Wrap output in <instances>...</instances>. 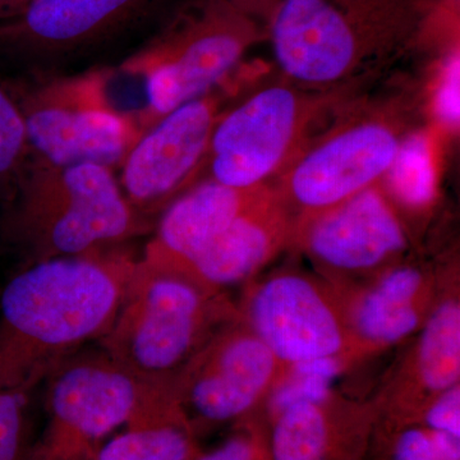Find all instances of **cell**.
I'll return each instance as SVG.
<instances>
[{
  "instance_id": "cell-15",
  "label": "cell",
  "mask_w": 460,
  "mask_h": 460,
  "mask_svg": "<svg viewBox=\"0 0 460 460\" xmlns=\"http://www.w3.org/2000/svg\"><path fill=\"white\" fill-rule=\"evenodd\" d=\"M295 220L272 186L202 251L184 275L215 293L255 277L287 244Z\"/></svg>"
},
{
  "instance_id": "cell-10",
  "label": "cell",
  "mask_w": 460,
  "mask_h": 460,
  "mask_svg": "<svg viewBox=\"0 0 460 460\" xmlns=\"http://www.w3.org/2000/svg\"><path fill=\"white\" fill-rule=\"evenodd\" d=\"M283 365L239 320L217 335L169 384L184 416L228 422L252 410L280 377Z\"/></svg>"
},
{
  "instance_id": "cell-20",
  "label": "cell",
  "mask_w": 460,
  "mask_h": 460,
  "mask_svg": "<svg viewBox=\"0 0 460 460\" xmlns=\"http://www.w3.org/2000/svg\"><path fill=\"white\" fill-rule=\"evenodd\" d=\"M189 422L127 426L105 441L95 460H196L199 456Z\"/></svg>"
},
{
  "instance_id": "cell-21",
  "label": "cell",
  "mask_w": 460,
  "mask_h": 460,
  "mask_svg": "<svg viewBox=\"0 0 460 460\" xmlns=\"http://www.w3.org/2000/svg\"><path fill=\"white\" fill-rule=\"evenodd\" d=\"M326 402H304L278 414L272 432V459L326 460L329 443Z\"/></svg>"
},
{
  "instance_id": "cell-27",
  "label": "cell",
  "mask_w": 460,
  "mask_h": 460,
  "mask_svg": "<svg viewBox=\"0 0 460 460\" xmlns=\"http://www.w3.org/2000/svg\"><path fill=\"white\" fill-rule=\"evenodd\" d=\"M395 460H436L431 435L420 429L402 432L396 441Z\"/></svg>"
},
{
  "instance_id": "cell-1",
  "label": "cell",
  "mask_w": 460,
  "mask_h": 460,
  "mask_svg": "<svg viewBox=\"0 0 460 460\" xmlns=\"http://www.w3.org/2000/svg\"><path fill=\"white\" fill-rule=\"evenodd\" d=\"M137 257L117 247L26 265L0 289V389L33 392L113 325Z\"/></svg>"
},
{
  "instance_id": "cell-17",
  "label": "cell",
  "mask_w": 460,
  "mask_h": 460,
  "mask_svg": "<svg viewBox=\"0 0 460 460\" xmlns=\"http://www.w3.org/2000/svg\"><path fill=\"white\" fill-rule=\"evenodd\" d=\"M428 286L425 272L416 266L383 271L344 314L352 348L389 347L413 334L426 319Z\"/></svg>"
},
{
  "instance_id": "cell-30",
  "label": "cell",
  "mask_w": 460,
  "mask_h": 460,
  "mask_svg": "<svg viewBox=\"0 0 460 460\" xmlns=\"http://www.w3.org/2000/svg\"><path fill=\"white\" fill-rule=\"evenodd\" d=\"M232 2L251 17L266 23L272 9L279 0H232Z\"/></svg>"
},
{
  "instance_id": "cell-6",
  "label": "cell",
  "mask_w": 460,
  "mask_h": 460,
  "mask_svg": "<svg viewBox=\"0 0 460 460\" xmlns=\"http://www.w3.org/2000/svg\"><path fill=\"white\" fill-rule=\"evenodd\" d=\"M113 71L75 75L32 71L3 80L16 102L33 155L53 164L122 166L145 131L138 113H126L108 95Z\"/></svg>"
},
{
  "instance_id": "cell-9",
  "label": "cell",
  "mask_w": 460,
  "mask_h": 460,
  "mask_svg": "<svg viewBox=\"0 0 460 460\" xmlns=\"http://www.w3.org/2000/svg\"><path fill=\"white\" fill-rule=\"evenodd\" d=\"M47 425L27 460H95L111 432L126 426L144 384L102 348H84L45 378Z\"/></svg>"
},
{
  "instance_id": "cell-19",
  "label": "cell",
  "mask_w": 460,
  "mask_h": 460,
  "mask_svg": "<svg viewBox=\"0 0 460 460\" xmlns=\"http://www.w3.org/2000/svg\"><path fill=\"white\" fill-rule=\"evenodd\" d=\"M393 201L425 208L436 193L435 142L428 131L407 132L383 181Z\"/></svg>"
},
{
  "instance_id": "cell-2",
  "label": "cell",
  "mask_w": 460,
  "mask_h": 460,
  "mask_svg": "<svg viewBox=\"0 0 460 460\" xmlns=\"http://www.w3.org/2000/svg\"><path fill=\"white\" fill-rule=\"evenodd\" d=\"M429 0H279L265 23L284 77L332 93L417 40Z\"/></svg>"
},
{
  "instance_id": "cell-29",
  "label": "cell",
  "mask_w": 460,
  "mask_h": 460,
  "mask_svg": "<svg viewBox=\"0 0 460 460\" xmlns=\"http://www.w3.org/2000/svg\"><path fill=\"white\" fill-rule=\"evenodd\" d=\"M436 460H460V438L447 432L431 431Z\"/></svg>"
},
{
  "instance_id": "cell-22",
  "label": "cell",
  "mask_w": 460,
  "mask_h": 460,
  "mask_svg": "<svg viewBox=\"0 0 460 460\" xmlns=\"http://www.w3.org/2000/svg\"><path fill=\"white\" fill-rule=\"evenodd\" d=\"M343 358L330 357L286 366L269 393L272 413L278 416L288 408L304 402H329L332 381L343 370Z\"/></svg>"
},
{
  "instance_id": "cell-23",
  "label": "cell",
  "mask_w": 460,
  "mask_h": 460,
  "mask_svg": "<svg viewBox=\"0 0 460 460\" xmlns=\"http://www.w3.org/2000/svg\"><path fill=\"white\" fill-rule=\"evenodd\" d=\"M32 155L22 114L0 80V205L3 208L16 195Z\"/></svg>"
},
{
  "instance_id": "cell-12",
  "label": "cell",
  "mask_w": 460,
  "mask_h": 460,
  "mask_svg": "<svg viewBox=\"0 0 460 460\" xmlns=\"http://www.w3.org/2000/svg\"><path fill=\"white\" fill-rule=\"evenodd\" d=\"M222 96L213 91L174 109L148 128L124 159L120 187L146 217L165 208L205 168Z\"/></svg>"
},
{
  "instance_id": "cell-31",
  "label": "cell",
  "mask_w": 460,
  "mask_h": 460,
  "mask_svg": "<svg viewBox=\"0 0 460 460\" xmlns=\"http://www.w3.org/2000/svg\"><path fill=\"white\" fill-rule=\"evenodd\" d=\"M36 2L38 0H0V22L18 16Z\"/></svg>"
},
{
  "instance_id": "cell-7",
  "label": "cell",
  "mask_w": 460,
  "mask_h": 460,
  "mask_svg": "<svg viewBox=\"0 0 460 460\" xmlns=\"http://www.w3.org/2000/svg\"><path fill=\"white\" fill-rule=\"evenodd\" d=\"M337 98L289 83L263 86L220 114L206 164L210 178L237 189L271 186L308 145Z\"/></svg>"
},
{
  "instance_id": "cell-4",
  "label": "cell",
  "mask_w": 460,
  "mask_h": 460,
  "mask_svg": "<svg viewBox=\"0 0 460 460\" xmlns=\"http://www.w3.org/2000/svg\"><path fill=\"white\" fill-rule=\"evenodd\" d=\"M238 317L224 293L138 257L113 325L96 344L144 385L166 386Z\"/></svg>"
},
{
  "instance_id": "cell-16",
  "label": "cell",
  "mask_w": 460,
  "mask_h": 460,
  "mask_svg": "<svg viewBox=\"0 0 460 460\" xmlns=\"http://www.w3.org/2000/svg\"><path fill=\"white\" fill-rule=\"evenodd\" d=\"M268 187L237 189L208 178L193 184L166 206L140 259L153 268L184 274Z\"/></svg>"
},
{
  "instance_id": "cell-8",
  "label": "cell",
  "mask_w": 460,
  "mask_h": 460,
  "mask_svg": "<svg viewBox=\"0 0 460 460\" xmlns=\"http://www.w3.org/2000/svg\"><path fill=\"white\" fill-rule=\"evenodd\" d=\"M394 111H363L320 133L272 189L288 208L295 229L383 181L405 136Z\"/></svg>"
},
{
  "instance_id": "cell-25",
  "label": "cell",
  "mask_w": 460,
  "mask_h": 460,
  "mask_svg": "<svg viewBox=\"0 0 460 460\" xmlns=\"http://www.w3.org/2000/svg\"><path fill=\"white\" fill-rule=\"evenodd\" d=\"M436 78L431 108L436 123L445 131H456L459 127V45L447 49Z\"/></svg>"
},
{
  "instance_id": "cell-26",
  "label": "cell",
  "mask_w": 460,
  "mask_h": 460,
  "mask_svg": "<svg viewBox=\"0 0 460 460\" xmlns=\"http://www.w3.org/2000/svg\"><path fill=\"white\" fill-rule=\"evenodd\" d=\"M426 423L431 431L447 432L460 438L459 384L435 395L426 411Z\"/></svg>"
},
{
  "instance_id": "cell-13",
  "label": "cell",
  "mask_w": 460,
  "mask_h": 460,
  "mask_svg": "<svg viewBox=\"0 0 460 460\" xmlns=\"http://www.w3.org/2000/svg\"><path fill=\"white\" fill-rule=\"evenodd\" d=\"M293 243L321 271L341 278L385 271L410 246L394 201L381 183L299 224Z\"/></svg>"
},
{
  "instance_id": "cell-5",
  "label": "cell",
  "mask_w": 460,
  "mask_h": 460,
  "mask_svg": "<svg viewBox=\"0 0 460 460\" xmlns=\"http://www.w3.org/2000/svg\"><path fill=\"white\" fill-rule=\"evenodd\" d=\"M266 38L260 21L232 0H192L119 66L145 81L142 128L201 98L226 80L248 50Z\"/></svg>"
},
{
  "instance_id": "cell-18",
  "label": "cell",
  "mask_w": 460,
  "mask_h": 460,
  "mask_svg": "<svg viewBox=\"0 0 460 460\" xmlns=\"http://www.w3.org/2000/svg\"><path fill=\"white\" fill-rule=\"evenodd\" d=\"M417 376L425 390L438 395L459 384L460 305L445 298L426 319L417 349Z\"/></svg>"
},
{
  "instance_id": "cell-28",
  "label": "cell",
  "mask_w": 460,
  "mask_h": 460,
  "mask_svg": "<svg viewBox=\"0 0 460 460\" xmlns=\"http://www.w3.org/2000/svg\"><path fill=\"white\" fill-rule=\"evenodd\" d=\"M196 460H259L255 438L241 434L226 441L213 452L199 454Z\"/></svg>"
},
{
  "instance_id": "cell-11",
  "label": "cell",
  "mask_w": 460,
  "mask_h": 460,
  "mask_svg": "<svg viewBox=\"0 0 460 460\" xmlns=\"http://www.w3.org/2000/svg\"><path fill=\"white\" fill-rule=\"evenodd\" d=\"M238 316L284 367L352 348L343 311L320 283L296 272L257 284Z\"/></svg>"
},
{
  "instance_id": "cell-14",
  "label": "cell",
  "mask_w": 460,
  "mask_h": 460,
  "mask_svg": "<svg viewBox=\"0 0 460 460\" xmlns=\"http://www.w3.org/2000/svg\"><path fill=\"white\" fill-rule=\"evenodd\" d=\"M151 0H38L0 22V56L47 62L105 40Z\"/></svg>"
},
{
  "instance_id": "cell-24",
  "label": "cell",
  "mask_w": 460,
  "mask_h": 460,
  "mask_svg": "<svg viewBox=\"0 0 460 460\" xmlns=\"http://www.w3.org/2000/svg\"><path fill=\"white\" fill-rule=\"evenodd\" d=\"M31 392L0 389V460H27L31 450Z\"/></svg>"
},
{
  "instance_id": "cell-3",
  "label": "cell",
  "mask_w": 460,
  "mask_h": 460,
  "mask_svg": "<svg viewBox=\"0 0 460 460\" xmlns=\"http://www.w3.org/2000/svg\"><path fill=\"white\" fill-rule=\"evenodd\" d=\"M114 169L95 163L53 164L32 155L4 208L2 234L27 265L107 250L147 228L124 196Z\"/></svg>"
}]
</instances>
